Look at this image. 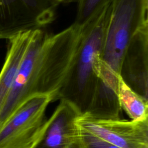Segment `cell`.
<instances>
[{"mask_svg":"<svg viewBox=\"0 0 148 148\" xmlns=\"http://www.w3.org/2000/svg\"><path fill=\"white\" fill-rule=\"evenodd\" d=\"M76 1H77V0H64L63 3H69L75 2H76Z\"/></svg>","mask_w":148,"mask_h":148,"instance_id":"14","label":"cell"},{"mask_svg":"<svg viewBox=\"0 0 148 148\" xmlns=\"http://www.w3.org/2000/svg\"><path fill=\"white\" fill-rule=\"evenodd\" d=\"M68 148H87L80 136V131L79 136L69 146Z\"/></svg>","mask_w":148,"mask_h":148,"instance_id":"13","label":"cell"},{"mask_svg":"<svg viewBox=\"0 0 148 148\" xmlns=\"http://www.w3.org/2000/svg\"><path fill=\"white\" fill-rule=\"evenodd\" d=\"M113 0H77V9L73 24L79 27L87 24L102 9Z\"/></svg>","mask_w":148,"mask_h":148,"instance_id":"11","label":"cell"},{"mask_svg":"<svg viewBox=\"0 0 148 148\" xmlns=\"http://www.w3.org/2000/svg\"><path fill=\"white\" fill-rule=\"evenodd\" d=\"M111 8L112 2L82 27L73 59L54 99L70 102L82 114L87 111L97 86L98 78L94 66L101 51Z\"/></svg>","mask_w":148,"mask_h":148,"instance_id":"2","label":"cell"},{"mask_svg":"<svg viewBox=\"0 0 148 148\" xmlns=\"http://www.w3.org/2000/svg\"><path fill=\"white\" fill-rule=\"evenodd\" d=\"M120 77L148 100V24L140 28L131 38L123 58Z\"/></svg>","mask_w":148,"mask_h":148,"instance_id":"8","label":"cell"},{"mask_svg":"<svg viewBox=\"0 0 148 148\" xmlns=\"http://www.w3.org/2000/svg\"><path fill=\"white\" fill-rule=\"evenodd\" d=\"M57 2H58L59 3H63L64 2V0H55Z\"/></svg>","mask_w":148,"mask_h":148,"instance_id":"15","label":"cell"},{"mask_svg":"<svg viewBox=\"0 0 148 148\" xmlns=\"http://www.w3.org/2000/svg\"><path fill=\"white\" fill-rule=\"evenodd\" d=\"M79 131L80 136L87 148H120L80 128Z\"/></svg>","mask_w":148,"mask_h":148,"instance_id":"12","label":"cell"},{"mask_svg":"<svg viewBox=\"0 0 148 148\" xmlns=\"http://www.w3.org/2000/svg\"><path fill=\"white\" fill-rule=\"evenodd\" d=\"M47 32L44 29L34 31L9 92L0 111V129L28 98L44 94L37 77L38 61L42 45Z\"/></svg>","mask_w":148,"mask_h":148,"instance_id":"5","label":"cell"},{"mask_svg":"<svg viewBox=\"0 0 148 148\" xmlns=\"http://www.w3.org/2000/svg\"><path fill=\"white\" fill-rule=\"evenodd\" d=\"M55 0H0V40L44 29L56 18Z\"/></svg>","mask_w":148,"mask_h":148,"instance_id":"4","label":"cell"},{"mask_svg":"<svg viewBox=\"0 0 148 148\" xmlns=\"http://www.w3.org/2000/svg\"><path fill=\"white\" fill-rule=\"evenodd\" d=\"M60 101L32 148H68L79 136L76 120L82 113L70 102Z\"/></svg>","mask_w":148,"mask_h":148,"instance_id":"7","label":"cell"},{"mask_svg":"<svg viewBox=\"0 0 148 148\" xmlns=\"http://www.w3.org/2000/svg\"><path fill=\"white\" fill-rule=\"evenodd\" d=\"M76 124L80 130L120 148H148V119L95 120L82 114Z\"/></svg>","mask_w":148,"mask_h":148,"instance_id":"6","label":"cell"},{"mask_svg":"<svg viewBox=\"0 0 148 148\" xmlns=\"http://www.w3.org/2000/svg\"><path fill=\"white\" fill-rule=\"evenodd\" d=\"M148 24V0H113L99 56L94 69L98 87L118 93L120 69L135 32Z\"/></svg>","mask_w":148,"mask_h":148,"instance_id":"1","label":"cell"},{"mask_svg":"<svg viewBox=\"0 0 148 148\" xmlns=\"http://www.w3.org/2000/svg\"><path fill=\"white\" fill-rule=\"evenodd\" d=\"M118 98L123 109L132 120L148 119V100L130 88L120 78Z\"/></svg>","mask_w":148,"mask_h":148,"instance_id":"10","label":"cell"},{"mask_svg":"<svg viewBox=\"0 0 148 148\" xmlns=\"http://www.w3.org/2000/svg\"><path fill=\"white\" fill-rule=\"evenodd\" d=\"M53 102L50 94L34 95L25 101L0 129V148H32L46 120L45 113Z\"/></svg>","mask_w":148,"mask_h":148,"instance_id":"3","label":"cell"},{"mask_svg":"<svg viewBox=\"0 0 148 148\" xmlns=\"http://www.w3.org/2000/svg\"><path fill=\"white\" fill-rule=\"evenodd\" d=\"M34 31L20 33L8 40L5 61L0 71V111L28 49Z\"/></svg>","mask_w":148,"mask_h":148,"instance_id":"9","label":"cell"}]
</instances>
